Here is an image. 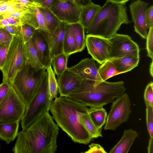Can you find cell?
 <instances>
[{
	"instance_id": "20",
	"label": "cell",
	"mask_w": 153,
	"mask_h": 153,
	"mask_svg": "<svg viewBox=\"0 0 153 153\" xmlns=\"http://www.w3.org/2000/svg\"><path fill=\"white\" fill-rule=\"evenodd\" d=\"M101 7L100 5L92 2L82 6L79 22L86 30L89 27Z\"/></svg>"
},
{
	"instance_id": "40",
	"label": "cell",
	"mask_w": 153,
	"mask_h": 153,
	"mask_svg": "<svg viewBox=\"0 0 153 153\" xmlns=\"http://www.w3.org/2000/svg\"><path fill=\"white\" fill-rule=\"evenodd\" d=\"M146 21L147 27L148 29L153 25V5L148 7L145 14Z\"/></svg>"
},
{
	"instance_id": "50",
	"label": "cell",
	"mask_w": 153,
	"mask_h": 153,
	"mask_svg": "<svg viewBox=\"0 0 153 153\" xmlns=\"http://www.w3.org/2000/svg\"><path fill=\"white\" fill-rule=\"evenodd\" d=\"M11 0H0V2L7 1H10Z\"/></svg>"
},
{
	"instance_id": "7",
	"label": "cell",
	"mask_w": 153,
	"mask_h": 153,
	"mask_svg": "<svg viewBox=\"0 0 153 153\" xmlns=\"http://www.w3.org/2000/svg\"><path fill=\"white\" fill-rule=\"evenodd\" d=\"M48 84V73L45 72L37 91L26 106L23 116L21 120L22 129L29 126L46 109L50 108Z\"/></svg>"
},
{
	"instance_id": "8",
	"label": "cell",
	"mask_w": 153,
	"mask_h": 153,
	"mask_svg": "<svg viewBox=\"0 0 153 153\" xmlns=\"http://www.w3.org/2000/svg\"><path fill=\"white\" fill-rule=\"evenodd\" d=\"M26 107V105L13 86L11 85L6 95L0 102V123L20 121Z\"/></svg>"
},
{
	"instance_id": "29",
	"label": "cell",
	"mask_w": 153,
	"mask_h": 153,
	"mask_svg": "<svg viewBox=\"0 0 153 153\" xmlns=\"http://www.w3.org/2000/svg\"><path fill=\"white\" fill-rule=\"evenodd\" d=\"M98 73L102 81H106L108 79L120 74L116 70L113 63L109 60L106 61L101 64L98 68Z\"/></svg>"
},
{
	"instance_id": "21",
	"label": "cell",
	"mask_w": 153,
	"mask_h": 153,
	"mask_svg": "<svg viewBox=\"0 0 153 153\" xmlns=\"http://www.w3.org/2000/svg\"><path fill=\"white\" fill-rule=\"evenodd\" d=\"M20 121L0 123V139L9 144L17 137Z\"/></svg>"
},
{
	"instance_id": "27",
	"label": "cell",
	"mask_w": 153,
	"mask_h": 153,
	"mask_svg": "<svg viewBox=\"0 0 153 153\" xmlns=\"http://www.w3.org/2000/svg\"><path fill=\"white\" fill-rule=\"evenodd\" d=\"M69 56L63 53L54 56L51 59V65L57 76L60 75L67 69Z\"/></svg>"
},
{
	"instance_id": "43",
	"label": "cell",
	"mask_w": 153,
	"mask_h": 153,
	"mask_svg": "<svg viewBox=\"0 0 153 153\" xmlns=\"http://www.w3.org/2000/svg\"><path fill=\"white\" fill-rule=\"evenodd\" d=\"M12 35L20 37L21 26L12 25L3 27Z\"/></svg>"
},
{
	"instance_id": "46",
	"label": "cell",
	"mask_w": 153,
	"mask_h": 153,
	"mask_svg": "<svg viewBox=\"0 0 153 153\" xmlns=\"http://www.w3.org/2000/svg\"><path fill=\"white\" fill-rule=\"evenodd\" d=\"M148 152L153 153V137H150L148 147Z\"/></svg>"
},
{
	"instance_id": "11",
	"label": "cell",
	"mask_w": 153,
	"mask_h": 153,
	"mask_svg": "<svg viewBox=\"0 0 153 153\" xmlns=\"http://www.w3.org/2000/svg\"><path fill=\"white\" fill-rule=\"evenodd\" d=\"M85 38V46L92 58L101 65L108 60L111 49L109 39L92 35H87Z\"/></svg>"
},
{
	"instance_id": "45",
	"label": "cell",
	"mask_w": 153,
	"mask_h": 153,
	"mask_svg": "<svg viewBox=\"0 0 153 153\" xmlns=\"http://www.w3.org/2000/svg\"><path fill=\"white\" fill-rule=\"evenodd\" d=\"M25 10L19 11L15 12L10 15H1V16L4 17H10L21 19L23 16Z\"/></svg>"
},
{
	"instance_id": "33",
	"label": "cell",
	"mask_w": 153,
	"mask_h": 153,
	"mask_svg": "<svg viewBox=\"0 0 153 153\" xmlns=\"http://www.w3.org/2000/svg\"><path fill=\"white\" fill-rule=\"evenodd\" d=\"M36 30L34 27L28 24H24L21 26L20 37L24 44L31 39Z\"/></svg>"
},
{
	"instance_id": "31",
	"label": "cell",
	"mask_w": 153,
	"mask_h": 153,
	"mask_svg": "<svg viewBox=\"0 0 153 153\" xmlns=\"http://www.w3.org/2000/svg\"><path fill=\"white\" fill-rule=\"evenodd\" d=\"M27 8L13 0L0 2V16L10 15L16 11L24 10Z\"/></svg>"
},
{
	"instance_id": "10",
	"label": "cell",
	"mask_w": 153,
	"mask_h": 153,
	"mask_svg": "<svg viewBox=\"0 0 153 153\" xmlns=\"http://www.w3.org/2000/svg\"><path fill=\"white\" fill-rule=\"evenodd\" d=\"M82 7L74 0H53L49 9L62 22L71 24L79 22Z\"/></svg>"
},
{
	"instance_id": "23",
	"label": "cell",
	"mask_w": 153,
	"mask_h": 153,
	"mask_svg": "<svg viewBox=\"0 0 153 153\" xmlns=\"http://www.w3.org/2000/svg\"><path fill=\"white\" fill-rule=\"evenodd\" d=\"M63 53L68 56L78 52L77 45L70 25L66 23Z\"/></svg>"
},
{
	"instance_id": "34",
	"label": "cell",
	"mask_w": 153,
	"mask_h": 153,
	"mask_svg": "<svg viewBox=\"0 0 153 153\" xmlns=\"http://www.w3.org/2000/svg\"><path fill=\"white\" fill-rule=\"evenodd\" d=\"M146 105L147 130L150 137H153V106L147 104Z\"/></svg>"
},
{
	"instance_id": "51",
	"label": "cell",
	"mask_w": 153,
	"mask_h": 153,
	"mask_svg": "<svg viewBox=\"0 0 153 153\" xmlns=\"http://www.w3.org/2000/svg\"><path fill=\"white\" fill-rule=\"evenodd\" d=\"M1 144H0V151L1 150Z\"/></svg>"
},
{
	"instance_id": "17",
	"label": "cell",
	"mask_w": 153,
	"mask_h": 153,
	"mask_svg": "<svg viewBox=\"0 0 153 153\" xmlns=\"http://www.w3.org/2000/svg\"><path fill=\"white\" fill-rule=\"evenodd\" d=\"M31 40L40 60L46 69L51 65V59L48 43L42 31L36 29Z\"/></svg>"
},
{
	"instance_id": "3",
	"label": "cell",
	"mask_w": 153,
	"mask_h": 153,
	"mask_svg": "<svg viewBox=\"0 0 153 153\" xmlns=\"http://www.w3.org/2000/svg\"><path fill=\"white\" fill-rule=\"evenodd\" d=\"M123 81L115 82L103 81L97 85L94 82L82 80L80 88L68 97L90 107H103L112 103L115 98L126 91Z\"/></svg>"
},
{
	"instance_id": "25",
	"label": "cell",
	"mask_w": 153,
	"mask_h": 153,
	"mask_svg": "<svg viewBox=\"0 0 153 153\" xmlns=\"http://www.w3.org/2000/svg\"><path fill=\"white\" fill-rule=\"evenodd\" d=\"M88 114L94 125L99 128H102L105 124L107 112L103 107H90Z\"/></svg>"
},
{
	"instance_id": "35",
	"label": "cell",
	"mask_w": 153,
	"mask_h": 153,
	"mask_svg": "<svg viewBox=\"0 0 153 153\" xmlns=\"http://www.w3.org/2000/svg\"><path fill=\"white\" fill-rule=\"evenodd\" d=\"M149 32L146 37V49L148 56L153 60V25L149 29Z\"/></svg>"
},
{
	"instance_id": "19",
	"label": "cell",
	"mask_w": 153,
	"mask_h": 153,
	"mask_svg": "<svg viewBox=\"0 0 153 153\" xmlns=\"http://www.w3.org/2000/svg\"><path fill=\"white\" fill-rule=\"evenodd\" d=\"M138 135L137 132L132 129L124 130L120 140L109 151V153H128Z\"/></svg>"
},
{
	"instance_id": "28",
	"label": "cell",
	"mask_w": 153,
	"mask_h": 153,
	"mask_svg": "<svg viewBox=\"0 0 153 153\" xmlns=\"http://www.w3.org/2000/svg\"><path fill=\"white\" fill-rule=\"evenodd\" d=\"M80 118L83 125L93 138L102 137V128H99L94 125L88 113L82 115Z\"/></svg>"
},
{
	"instance_id": "9",
	"label": "cell",
	"mask_w": 153,
	"mask_h": 153,
	"mask_svg": "<svg viewBox=\"0 0 153 153\" xmlns=\"http://www.w3.org/2000/svg\"><path fill=\"white\" fill-rule=\"evenodd\" d=\"M112 103L104 127L105 130H115L122 124L128 121L131 112V103L126 93L117 98Z\"/></svg>"
},
{
	"instance_id": "4",
	"label": "cell",
	"mask_w": 153,
	"mask_h": 153,
	"mask_svg": "<svg viewBox=\"0 0 153 153\" xmlns=\"http://www.w3.org/2000/svg\"><path fill=\"white\" fill-rule=\"evenodd\" d=\"M131 22L125 4H117L106 1L86 30V33L109 39L117 33L122 24L127 25Z\"/></svg>"
},
{
	"instance_id": "36",
	"label": "cell",
	"mask_w": 153,
	"mask_h": 153,
	"mask_svg": "<svg viewBox=\"0 0 153 153\" xmlns=\"http://www.w3.org/2000/svg\"><path fill=\"white\" fill-rule=\"evenodd\" d=\"M14 36L3 27H0V45H9Z\"/></svg>"
},
{
	"instance_id": "26",
	"label": "cell",
	"mask_w": 153,
	"mask_h": 153,
	"mask_svg": "<svg viewBox=\"0 0 153 153\" xmlns=\"http://www.w3.org/2000/svg\"><path fill=\"white\" fill-rule=\"evenodd\" d=\"M42 13L48 32L52 33L62 22L48 8L39 7Z\"/></svg>"
},
{
	"instance_id": "5",
	"label": "cell",
	"mask_w": 153,
	"mask_h": 153,
	"mask_svg": "<svg viewBox=\"0 0 153 153\" xmlns=\"http://www.w3.org/2000/svg\"><path fill=\"white\" fill-rule=\"evenodd\" d=\"M46 69H36L27 64L16 75L12 84L26 106L35 94Z\"/></svg>"
},
{
	"instance_id": "24",
	"label": "cell",
	"mask_w": 153,
	"mask_h": 153,
	"mask_svg": "<svg viewBox=\"0 0 153 153\" xmlns=\"http://www.w3.org/2000/svg\"><path fill=\"white\" fill-rule=\"evenodd\" d=\"M70 25L76 41L78 52H80L85 46V29L79 22Z\"/></svg>"
},
{
	"instance_id": "1",
	"label": "cell",
	"mask_w": 153,
	"mask_h": 153,
	"mask_svg": "<svg viewBox=\"0 0 153 153\" xmlns=\"http://www.w3.org/2000/svg\"><path fill=\"white\" fill-rule=\"evenodd\" d=\"M50 108L18 133L12 151L14 153H54L57 150L59 128Z\"/></svg>"
},
{
	"instance_id": "38",
	"label": "cell",
	"mask_w": 153,
	"mask_h": 153,
	"mask_svg": "<svg viewBox=\"0 0 153 153\" xmlns=\"http://www.w3.org/2000/svg\"><path fill=\"white\" fill-rule=\"evenodd\" d=\"M23 7L27 8L34 7H42L44 0H13Z\"/></svg>"
},
{
	"instance_id": "12",
	"label": "cell",
	"mask_w": 153,
	"mask_h": 153,
	"mask_svg": "<svg viewBox=\"0 0 153 153\" xmlns=\"http://www.w3.org/2000/svg\"><path fill=\"white\" fill-rule=\"evenodd\" d=\"M111 49L108 59L131 54L139 53L137 44L128 35L116 33L109 39Z\"/></svg>"
},
{
	"instance_id": "18",
	"label": "cell",
	"mask_w": 153,
	"mask_h": 153,
	"mask_svg": "<svg viewBox=\"0 0 153 153\" xmlns=\"http://www.w3.org/2000/svg\"><path fill=\"white\" fill-rule=\"evenodd\" d=\"M120 74L127 72L138 65L140 60L139 53L131 54L109 59Z\"/></svg>"
},
{
	"instance_id": "48",
	"label": "cell",
	"mask_w": 153,
	"mask_h": 153,
	"mask_svg": "<svg viewBox=\"0 0 153 153\" xmlns=\"http://www.w3.org/2000/svg\"><path fill=\"white\" fill-rule=\"evenodd\" d=\"M130 0H106L111 2L119 4H125L127 2Z\"/></svg>"
},
{
	"instance_id": "14",
	"label": "cell",
	"mask_w": 153,
	"mask_h": 153,
	"mask_svg": "<svg viewBox=\"0 0 153 153\" xmlns=\"http://www.w3.org/2000/svg\"><path fill=\"white\" fill-rule=\"evenodd\" d=\"M148 5L141 0H137L132 2L129 6L134 31L144 39L146 38L148 33L145 14Z\"/></svg>"
},
{
	"instance_id": "39",
	"label": "cell",
	"mask_w": 153,
	"mask_h": 153,
	"mask_svg": "<svg viewBox=\"0 0 153 153\" xmlns=\"http://www.w3.org/2000/svg\"><path fill=\"white\" fill-rule=\"evenodd\" d=\"M35 13L39 26L38 29L48 32L43 15L39 7L35 8Z\"/></svg>"
},
{
	"instance_id": "16",
	"label": "cell",
	"mask_w": 153,
	"mask_h": 153,
	"mask_svg": "<svg viewBox=\"0 0 153 153\" xmlns=\"http://www.w3.org/2000/svg\"><path fill=\"white\" fill-rule=\"evenodd\" d=\"M65 25L66 23L62 22L52 33L41 30L48 43L51 59L54 56L63 53Z\"/></svg>"
},
{
	"instance_id": "22",
	"label": "cell",
	"mask_w": 153,
	"mask_h": 153,
	"mask_svg": "<svg viewBox=\"0 0 153 153\" xmlns=\"http://www.w3.org/2000/svg\"><path fill=\"white\" fill-rule=\"evenodd\" d=\"M24 45L27 64L37 69L45 68L31 39Z\"/></svg>"
},
{
	"instance_id": "13",
	"label": "cell",
	"mask_w": 153,
	"mask_h": 153,
	"mask_svg": "<svg viewBox=\"0 0 153 153\" xmlns=\"http://www.w3.org/2000/svg\"><path fill=\"white\" fill-rule=\"evenodd\" d=\"M92 58L82 59L76 65L67 69L82 80L92 81L94 85L103 82L98 73V68Z\"/></svg>"
},
{
	"instance_id": "30",
	"label": "cell",
	"mask_w": 153,
	"mask_h": 153,
	"mask_svg": "<svg viewBox=\"0 0 153 153\" xmlns=\"http://www.w3.org/2000/svg\"><path fill=\"white\" fill-rule=\"evenodd\" d=\"M48 73V84L49 100L51 101L57 97L58 88L55 73L51 65L46 69Z\"/></svg>"
},
{
	"instance_id": "44",
	"label": "cell",
	"mask_w": 153,
	"mask_h": 153,
	"mask_svg": "<svg viewBox=\"0 0 153 153\" xmlns=\"http://www.w3.org/2000/svg\"><path fill=\"white\" fill-rule=\"evenodd\" d=\"M11 85L4 82L0 84V102L6 95Z\"/></svg>"
},
{
	"instance_id": "42",
	"label": "cell",
	"mask_w": 153,
	"mask_h": 153,
	"mask_svg": "<svg viewBox=\"0 0 153 153\" xmlns=\"http://www.w3.org/2000/svg\"><path fill=\"white\" fill-rule=\"evenodd\" d=\"M9 45H0V70L4 65Z\"/></svg>"
},
{
	"instance_id": "6",
	"label": "cell",
	"mask_w": 153,
	"mask_h": 153,
	"mask_svg": "<svg viewBox=\"0 0 153 153\" xmlns=\"http://www.w3.org/2000/svg\"><path fill=\"white\" fill-rule=\"evenodd\" d=\"M27 64L25 45L20 37L14 36L9 45L3 66L1 71L3 82L12 85L17 73Z\"/></svg>"
},
{
	"instance_id": "49",
	"label": "cell",
	"mask_w": 153,
	"mask_h": 153,
	"mask_svg": "<svg viewBox=\"0 0 153 153\" xmlns=\"http://www.w3.org/2000/svg\"><path fill=\"white\" fill-rule=\"evenodd\" d=\"M153 60H152V62H151L150 67V73L151 76L153 77Z\"/></svg>"
},
{
	"instance_id": "47",
	"label": "cell",
	"mask_w": 153,
	"mask_h": 153,
	"mask_svg": "<svg viewBox=\"0 0 153 153\" xmlns=\"http://www.w3.org/2000/svg\"><path fill=\"white\" fill-rule=\"evenodd\" d=\"M81 6H84L91 2L92 0H74Z\"/></svg>"
},
{
	"instance_id": "37",
	"label": "cell",
	"mask_w": 153,
	"mask_h": 153,
	"mask_svg": "<svg viewBox=\"0 0 153 153\" xmlns=\"http://www.w3.org/2000/svg\"><path fill=\"white\" fill-rule=\"evenodd\" d=\"M145 104L153 106V82H151L147 85L144 93Z\"/></svg>"
},
{
	"instance_id": "2",
	"label": "cell",
	"mask_w": 153,
	"mask_h": 153,
	"mask_svg": "<svg viewBox=\"0 0 153 153\" xmlns=\"http://www.w3.org/2000/svg\"><path fill=\"white\" fill-rule=\"evenodd\" d=\"M89 108L83 103L68 97H56L51 101L50 110L58 126L76 143L88 144L93 138L80 120Z\"/></svg>"
},
{
	"instance_id": "41",
	"label": "cell",
	"mask_w": 153,
	"mask_h": 153,
	"mask_svg": "<svg viewBox=\"0 0 153 153\" xmlns=\"http://www.w3.org/2000/svg\"><path fill=\"white\" fill-rule=\"evenodd\" d=\"M89 149L83 152L85 153H107V152L100 144L92 143L89 145Z\"/></svg>"
},
{
	"instance_id": "15",
	"label": "cell",
	"mask_w": 153,
	"mask_h": 153,
	"mask_svg": "<svg viewBox=\"0 0 153 153\" xmlns=\"http://www.w3.org/2000/svg\"><path fill=\"white\" fill-rule=\"evenodd\" d=\"M82 79L66 69L57 76L58 90L60 96L68 97L80 88Z\"/></svg>"
},
{
	"instance_id": "32",
	"label": "cell",
	"mask_w": 153,
	"mask_h": 153,
	"mask_svg": "<svg viewBox=\"0 0 153 153\" xmlns=\"http://www.w3.org/2000/svg\"><path fill=\"white\" fill-rule=\"evenodd\" d=\"M36 7H27L25 11L23 16L20 19L22 25L27 24L34 27L36 29L39 28L35 13Z\"/></svg>"
}]
</instances>
